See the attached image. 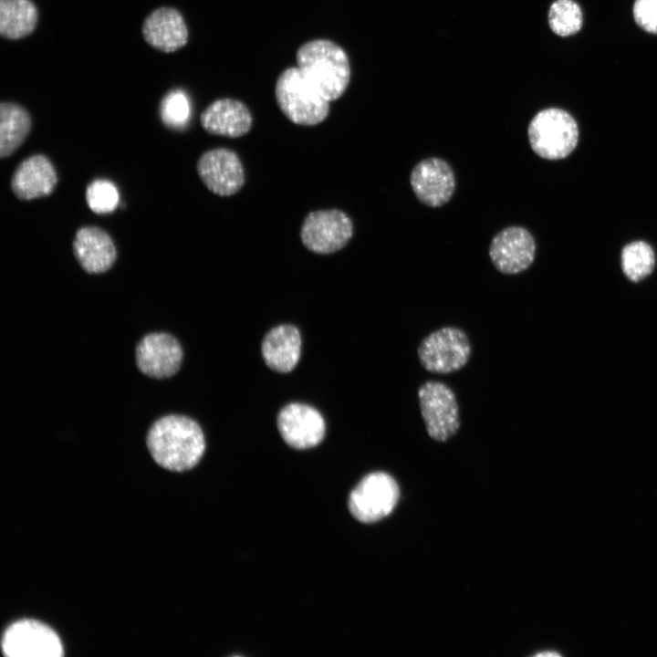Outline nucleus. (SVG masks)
I'll return each instance as SVG.
<instances>
[{"mask_svg": "<svg viewBox=\"0 0 657 657\" xmlns=\"http://www.w3.org/2000/svg\"><path fill=\"white\" fill-rule=\"evenodd\" d=\"M146 447L151 460L164 470L182 473L202 460L206 441L200 423L182 413H168L157 418L146 434Z\"/></svg>", "mask_w": 657, "mask_h": 657, "instance_id": "nucleus-1", "label": "nucleus"}, {"mask_svg": "<svg viewBox=\"0 0 657 657\" xmlns=\"http://www.w3.org/2000/svg\"><path fill=\"white\" fill-rule=\"evenodd\" d=\"M297 68L308 81L328 101L340 98L350 79L346 52L328 39L305 43L297 52Z\"/></svg>", "mask_w": 657, "mask_h": 657, "instance_id": "nucleus-2", "label": "nucleus"}, {"mask_svg": "<svg viewBox=\"0 0 657 657\" xmlns=\"http://www.w3.org/2000/svg\"><path fill=\"white\" fill-rule=\"evenodd\" d=\"M275 95L283 114L295 124L317 125L328 115L329 101L316 90L297 67L288 68L279 75Z\"/></svg>", "mask_w": 657, "mask_h": 657, "instance_id": "nucleus-3", "label": "nucleus"}, {"mask_svg": "<svg viewBox=\"0 0 657 657\" xmlns=\"http://www.w3.org/2000/svg\"><path fill=\"white\" fill-rule=\"evenodd\" d=\"M527 135L533 151L546 160H560L575 149L579 128L573 117L564 110L548 108L531 120Z\"/></svg>", "mask_w": 657, "mask_h": 657, "instance_id": "nucleus-4", "label": "nucleus"}, {"mask_svg": "<svg viewBox=\"0 0 657 657\" xmlns=\"http://www.w3.org/2000/svg\"><path fill=\"white\" fill-rule=\"evenodd\" d=\"M472 353L466 333L461 328L444 327L425 337L417 350L421 365L433 373L446 374L464 368Z\"/></svg>", "mask_w": 657, "mask_h": 657, "instance_id": "nucleus-5", "label": "nucleus"}, {"mask_svg": "<svg viewBox=\"0 0 657 657\" xmlns=\"http://www.w3.org/2000/svg\"><path fill=\"white\" fill-rule=\"evenodd\" d=\"M422 417L428 435L445 442L460 428L459 406L453 390L441 381H427L418 389Z\"/></svg>", "mask_w": 657, "mask_h": 657, "instance_id": "nucleus-6", "label": "nucleus"}, {"mask_svg": "<svg viewBox=\"0 0 657 657\" xmlns=\"http://www.w3.org/2000/svg\"><path fill=\"white\" fill-rule=\"evenodd\" d=\"M184 360V349L171 332L157 330L142 336L135 347V362L146 377L166 380L176 375Z\"/></svg>", "mask_w": 657, "mask_h": 657, "instance_id": "nucleus-7", "label": "nucleus"}, {"mask_svg": "<svg viewBox=\"0 0 657 657\" xmlns=\"http://www.w3.org/2000/svg\"><path fill=\"white\" fill-rule=\"evenodd\" d=\"M353 235L349 216L339 209L310 212L300 228L304 246L319 255H328L343 249Z\"/></svg>", "mask_w": 657, "mask_h": 657, "instance_id": "nucleus-8", "label": "nucleus"}, {"mask_svg": "<svg viewBox=\"0 0 657 657\" xmlns=\"http://www.w3.org/2000/svg\"><path fill=\"white\" fill-rule=\"evenodd\" d=\"M399 498L396 481L388 474L375 472L364 476L349 497L351 515L362 523H373L387 516Z\"/></svg>", "mask_w": 657, "mask_h": 657, "instance_id": "nucleus-9", "label": "nucleus"}, {"mask_svg": "<svg viewBox=\"0 0 657 657\" xmlns=\"http://www.w3.org/2000/svg\"><path fill=\"white\" fill-rule=\"evenodd\" d=\"M2 650L9 657H60L63 647L57 633L33 620L11 624L2 638Z\"/></svg>", "mask_w": 657, "mask_h": 657, "instance_id": "nucleus-10", "label": "nucleus"}, {"mask_svg": "<svg viewBox=\"0 0 657 657\" xmlns=\"http://www.w3.org/2000/svg\"><path fill=\"white\" fill-rule=\"evenodd\" d=\"M196 170L206 188L219 196L236 193L245 182L239 156L227 148H215L203 152L197 161Z\"/></svg>", "mask_w": 657, "mask_h": 657, "instance_id": "nucleus-11", "label": "nucleus"}, {"mask_svg": "<svg viewBox=\"0 0 657 657\" xmlns=\"http://www.w3.org/2000/svg\"><path fill=\"white\" fill-rule=\"evenodd\" d=\"M536 242L524 227L509 226L498 232L489 245V256L494 266L502 274L516 275L533 263Z\"/></svg>", "mask_w": 657, "mask_h": 657, "instance_id": "nucleus-12", "label": "nucleus"}, {"mask_svg": "<svg viewBox=\"0 0 657 657\" xmlns=\"http://www.w3.org/2000/svg\"><path fill=\"white\" fill-rule=\"evenodd\" d=\"M410 183L416 198L433 208L447 203L455 189L452 167L437 157L419 162L411 172Z\"/></svg>", "mask_w": 657, "mask_h": 657, "instance_id": "nucleus-13", "label": "nucleus"}, {"mask_svg": "<svg viewBox=\"0 0 657 657\" xmlns=\"http://www.w3.org/2000/svg\"><path fill=\"white\" fill-rule=\"evenodd\" d=\"M277 428L283 440L295 449H308L318 445L324 438L325 421L315 408L293 402L281 409L277 416Z\"/></svg>", "mask_w": 657, "mask_h": 657, "instance_id": "nucleus-14", "label": "nucleus"}, {"mask_svg": "<svg viewBox=\"0 0 657 657\" xmlns=\"http://www.w3.org/2000/svg\"><path fill=\"white\" fill-rule=\"evenodd\" d=\"M74 256L88 275H101L114 266L118 252L116 245L104 229L89 225L77 230L72 242Z\"/></svg>", "mask_w": 657, "mask_h": 657, "instance_id": "nucleus-15", "label": "nucleus"}, {"mask_svg": "<svg viewBox=\"0 0 657 657\" xmlns=\"http://www.w3.org/2000/svg\"><path fill=\"white\" fill-rule=\"evenodd\" d=\"M57 183V174L51 161L44 154L24 159L13 172L10 186L22 201H30L51 194Z\"/></svg>", "mask_w": 657, "mask_h": 657, "instance_id": "nucleus-16", "label": "nucleus"}, {"mask_svg": "<svg viewBox=\"0 0 657 657\" xmlns=\"http://www.w3.org/2000/svg\"><path fill=\"white\" fill-rule=\"evenodd\" d=\"M141 32L152 47L172 53L184 47L188 29L182 14L175 8L162 6L151 12L144 20Z\"/></svg>", "mask_w": 657, "mask_h": 657, "instance_id": "nucleus-17", "label": "nucleus"}, {"mask_svg": "<svg viewBox=\"0 0 657 657\" xmlns=\"http://www.w3.org/2000/svg\"><path fill=\"white\" fill-rule=\"evenodd\" d=\"M200 122L203 130L210 134L238 138L249 132L253 118L242 101L220 99L203 110Z\"/></svg>", "mask_w": 657, "mask_h": 657, "instance_id": "nucleus-18", "label": "nucleus"}, {"mask_svg": "<svg viewBox=\"0 0 657 657\" xmlns=\"http://www.w3.org/2000/svg\"><path fill=\"white\" fill-rule=\"evenodd\" d=\"M261 352L271 370L282 373L291 371L297 365L301 353L298 329L289 324L273 328L262 341Z\"/></svg>", "mask_w": 657, "mask_h": 657, "instance_id": "nucleus-19", "label": "nucleus"}, {"mask_svg": "<svg viewBox=\"0 0 657 657\" xmlns=\"http://www.w3.org/2000/svg\"><path fill=\"white\" fill-rule=\"evenodd\" d=\"M31 130L28 111L15 102L0 104V157L15 153L26 140Z\"/></svg>", "mask_w": 657, "mask_h": 657, "instance_id": "nucleus-20", "label": "nucleus"}, {"mask_svg": "<svg viewBox=\"0 0 657 657\" xmlns=\"http://www.w3.org/2000/svg\"><path fill=\"white\" fill-rule=\"evenodd\" d=\"M37 24V9L31 0H0V34L7 39L30 35Z\"/></svg>", "mask_w": 657, "mask_h": 657, "instance_id": "nucleus-21", "label": "nucleus"}, {"mask_svg": "<svg viewBox=\"0 0 657 657\" xmlns=\"http://www.w3.org/2000/svg\"><path fill=\"white\" fill-rule=\"evenodd\" d=\"M655 257L652 248L643 241L632 242L621 251V266L625 276L638 282L653 270Z\"/></svg>", "mask_w": 657, "mask_h": 657, "instance_id": "nucleus-22", "label": "nucleus"}, {"mask_svg": "<svg viewBox=\"0 0 657 657\" xmlns=\"http://www.w3.org/2000/svg\"><path fill=\"white\" fill-rule=\"evenodd\" d=\"M582 23V11L573 0H556L551 4L548 25L556 35L572 36L580 30Z\"/></svg>", "mask_w": 657, "mask_h": 657, "instance_id": "nucleus-23", "label": "nucleus"}, {"mask_svg": "<svg viewBox=\"0 0 657 657\" xmlns=\"http://www.w3.org/2000/svg\"><path fill=\"white\" fill-rule=\"evenodd\" d=\"M160 117L167 128L180 130L186 126L191 117L187 94L180 89L168 92L161 100Z\"/></svg>", "mask_w": 657, "mask_h": 657, "instance_id": "nucleus-24", "label": "nucleus"}, {"mask_svg": "<svg viewBox=\"0 0 657 657\" xmlns=\"http://www.w3.org/2000/svg\"><path fill=\"white\" fill-rule=\"evenodd\" d=\"M85 196L89 208L98 214L112 213L120 200L118 188L106 179L92 181L87 186Z\"/></svg>", "mask_w": 657, "mask_h": 657, "instance_id": "nucleus-25", "label": "nucleus"}, {"mask_svg": "<svg viewBox=\"0 0 657 657\" xmlns=\"http://www.w3.org/2000/svg\"><path fill=\"white\" fill-rule=\"evenodd\" d=\"M632 12L640 27L657 35V0H635Z\"/></svg>", "mask_w": 657, "mask_h": 657, "instance_id": "nucleus-26", "label": "nucleus"}, {"mask_svg": "<svg viewBox=\"0 0 657 657\" xmlns=\"http://www.w3.org/2000/svg\"><path fill=\"white\" fill-rule=\"evenodd\" d=\"M559 655H560V654H558V653H557V652H539V653L537 654V656H538V657H542V656H559Z\"/></svg>", "mask_w": 657, "mask_h": 657, "instance_id": "nucleus-27", "label": "nucleus"}]
</instances>
